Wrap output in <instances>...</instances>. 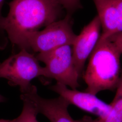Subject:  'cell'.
<instances>
[{
  "instance_id": "obj_15",
  "label": "cell",
  "mask_w": 122,
  "mask_h": 122,
  "mask_svg": "<svg viewBox=\"0 0 122 122\" xmlns=\"http://www.w3.org/2000/svg\"><path fill=\"white\" fill-rule=\"evenodd\" d=\"M5 101V98L0 94V103L4 102Z\"/></svg>"
},
{
  "instance_id": "obj_5",
  "label": "cell",
  "mask_w": 122,
  "mask_h": 122,
  "mask_svg": "<svg viewBox=\"0 0 122 122\" xmlns=\"http://www.w3.org/2000/svg\"><path fill=\"white\" fill-rule=\"evenodd\" d=\"M71 16L52 22L44 30L32 33L27 39V50L42 53L65 45L72 46L77 35L72 30Z\"/></svg>"
},
{
  "instance_id": "obj_4",
  "label": "cell",
  "mask_w": 122,
  "mask_h": 122,
  "mask_svg": "<svg viewBox=\"0 0 122 122\" xmlns=\"http://www.w3.org/2000/svg\"><path fill=\"white\" fill-rule=\"evenodd\" d=\"M71 46H63L39 53L36 57L45 65V77L54 79L57 83L76 90L80 86V76L74 64Z\"/></svg>"
},
{
  "instance_id": "obj_3",
  "label": "cell",
  "mask_w": 122,
  "mask_h": 122,
  "mask_svg": "<svg viewBox=\"0 0 122 122\" xmlns=\"http://www.w3.org/2000/svg\"><path fill=\"white\" fill-rule=\"evenodd\" d=\"M36 56L22 49L0 63V78L6 79L12 86H18L22 94L28 92L31 81L45 76L44 67L41 66Z\"/></svg>"
},
{
  "instance_id": "obj_16",
  "label": "cell",
  "mask_w": 122,
  "mask_h": 122,
  "mask_svg": "<svg viewBox=\"0 0 122 122\" xmlns=\"http://www.w3.org/2000/svg\"><path fill=\"white\" fill-rule=\"evenodd\" d=\"M0 122H12V120H9V119H0Z\"/></svg>"
},
{
  "instance_id": "obj_10",
  "label": "cell",
  "mask_w": 122,
  "mask_h": 122,
  "mask_svg": "<svg viewBox=\"0 0 122 122\" xmlns=\"http://www.w3.org/2000/svg\"><path fill=\"white\" fill-rule=\"evenodd\" d=\"M111 109L104 118L92 117L85 116L76 122H122V69L120 82L116 89L113 100L111 103Z\"/></svg>"
},
{
  "instance_id": "obj_11",
  "label": "cell",
  "mask_w": 122,
  "mask_h": 122,
  "mask_svg": "<svg viewBox=\"0 0 122 122\" xmlns=\"http://www.w3.org/2000/svg\"><path fill=\"white\" fill-rule=\"evenodd\" d=\"M23 102V108L20 114L12 120V122H39L37 118L38 114L35 105L25 99H21Z\"/></svg>"
},
{
  "instance_id": "obj_2",
  "label": "cell",
  "mask_w": 122,
  "mask_h": 122,
  "mask_svg": "<svg viewBox=\"0 0 122 122\" xmlns=\"http://www.w3.org/2000/svg\"><path fill=\"white\" fill-rule=\"evenodd\" d=\"M118 48L109 39L99 41L89 57L83 79L87 87L85 92L96 95L105 91L117 89L122 69Z\"/></svg>"
},
{
  "instance_id": "obj_1",
  "label": "cell",
  "mask_w": 122,
  "mask_h": 122,
  "mask_svg": "<svg viewBox=\"0 0 122 122\" xmlns=\"http://www.w3.org/2000/svg\"><path fill=\"white\" fill-rule=\"evenodd\" d=\"M9 5L2 29L13 45L27 51L29 36L57 21L62 9L55 0H13Z\"/></svg>"
},
{
  "instance_id": "obj_8",
  "label": "cell",
  "mask_w": 122,
  "mask_h": 122,
  "mask_svg": "<svg viewBox=\"0 0 122 122\" xmlns=\"http://www.w3.org/2000/svg\"><path fill=\"white\" fill-rule=\"evenodd\" d=\"M21 99L31 101L39 113L43 114L50 122H76L68 112L69 103L61 96L46 99L39 96L37 87L32 85L29 91L22 94Z\"/></svg>"
},
{
  "instance_id": "obj_13",
  "label": "cell",
  "mask_w": 122,
  "mask_h": 122,
  "mask_svg": "<svg viewBox=\"0 0 122 122\" xmlns=\"http://www.w3.org/2000/svg\"><path fill=\"white\" fill-rule=\"evenodd\" d=\"M107 39H109L115 44L122 55V32L116 33Z\"/></svg>"
},
{
  "instance_id": "obj_7",
  "label": "cell",
  "mask_w": 122,
  "mask_h": 122,
  "mask_svg": "<svg viewBox=\"0 0 122 122\" xmlns=\"http://www.w3.org/2000/svg\"><path fill=\"white\" fill-rule=\"evenodd\" d=\"M101 28L100 20L97 15L77 35L72 46L74 64L80 76L87 58L91 56L100 38Z\"/></svg>"
},
{
  "instance_id": "obj_6",
  "label": "cell",
  "mask_w": 122,
  "mask_h": 122,
  "mask_svg": "<svg viewBox=\"0 0 122 122\" xmlns=\"http://www.w3.org/2000/svg\"><path fill=\"white\" fill-rule=\"evenodd\" d=\"M50 89L66 100L70 105H73L97 118H104L111 109V104L106 103L96 95L87 92L71 89L57 83L51 86Z\"/></svg>"
},
{
  "instance_id": "obj_14",
  "label": "cell",
  "mask_w": 122,
  "mask_h": 122,
  "mask_svg": "<svg viewBox=\"0 0 122 122\" xmlns=\"http://www.w3.org/2000/svg\"><path fill=\"white\" fill-rule=\"evenodd\" d=\"M4 0H0V28L2 29V23L3 21V20L4 19V18H2L1 16V8L2 7V5L3 4V2H4Z\"/></svg>"
},
{
  "instance_id": "obj_12",
  "label": "cell",
  "mask_w": 122,
  "mask_h": 122,
  "mask_svg": "<svg viewBox=\"0 0 122 122\" xmlns=\"http://www.w3.org/2000/svg\"><path fill=\"white\" fill-rule=\"evenodd\" d=\"M62 9H65L67 15L71 16L76 10L82 9L81 0H55Z\"/></svg>"
},
{
  "instance_id": "obj_9",
  "label": "cell",
  "mask_w": 122,
  "mask_h": 122,
  "mask_svg": "<svg viewBox=\"0 0 122 122\" xmlns=\"http://www.w3.org/2000/svg\"><path fill=\"white\" fill-rule=\"evenodd\" d=\"M100 18L102 34L99 41L122 32V0H93Z\"/></svg>"
}]
</instances>
